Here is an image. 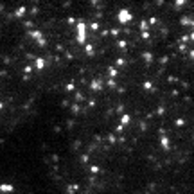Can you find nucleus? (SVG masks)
Returning a JSON list of instances; mask_svg holds the SVG:
<instances>
[{
    "label": "nucleus",
    "instance_id": "nucleus-1",
    "mask_svg": "<svg viewBox=\"0 0 194 194\" xmlns=\"http://www.w3.org/2000/svg\"><path fill=\"white\" fill-rule=\"evenodd\" d=\"M78 41L79 43H84L86 41V24L84 22H78Z\"/></svg>",
    "mask_w": 194,
    "mask_h": 194
},
{
    "label": "nucleus",
    "instance_id": "nucleus-2",
    "mask_svg": "<svg viewBox=\"0 0 194 194\" xmlns=\"http://www.w3.org/2000/svg\"><path fill=\"white\" fill-rule=\"evenodd\" d=\"M131 20H133V14H131L128 9H120V11H119V22H120V24H129Z\"/></svg>",
    "mask_w": 194,
    "mask_h": 194
},
{
    "label": "nucleus",
    "instance_id": "nucleus-3",
    "mask_svg": "<svg viewBox=\"0 0 194 194\" xmlns=\"http://www.w3.org/2000/svg\"><path fill=\"white\" fill-rule=\"evenodd\" d=\"M162 146H164L165 149L169 148V138H167V137H162Z\"/></svg>",
    "mask_w": 194,
    "mask_h": 194
},
{
    "label": "nucleus",
    "instance_id": "nucleus-4",
    "mask_svg": "<svg viewBox=\"0 0 194 194\" xmlns=\"http://www.w3.org/2000/svg\"><path fill=\"white\" fill-rule=\"evenodd\" d=\"M86 54H94V45H86Z\"/></svg>",
    "mask_w": 194,
    "mask_h": 194
},
{
    "label": "nucleus",
    "instance_id": "nucleus-5",
    "mask_svg": "<svg viewBox=\"0 0 194 194\" xmlns=\"http://www.w3.org/2000/svg\"><path fill=\"white\" fill-rule=\"evenodd\" d=\"M120 122H122V124H128V122H129V115H124L120 119Z\"/></svg>",
    "mask_w": 194,
    "mask_h": 194
},
{
    "label": "nucleus",
    "instance_id": "nucleus-6",
    "mask_svg": "<svg viewBox=\"0 0 194 194\" xmlns=\"http://www.w3.org/2000/svg\"><path fill=\"white\" fill-rule=\"evenodd\" d=\"M144 88H146V90H149V88H153V84H151V81H146V83H144Z\"/></svg>",
    "mask_w": 194,
    "mask_h": 194
},
{
    "label": "nucleus",
    "instance_id": "nucleus-7",
    "mask_svg": "<svg viewBox=\"0 0 194 194\" xmlns=\"http://www.w3.org/2000/svg\"><path fill=\"white\" fill-rule=\"evenodd\" d=\"M0 191H4V192H9V191H11V187H9V185H2V187H0Z\"/></svg>",
    "mask_w": 194,
    "mask_h": 194
},
{
    "label": "nucleus",
    "instance_id": "nucleus-8",
    "mask_svg": "<svg viewBox=\"0 0 194 194\" xmlns=\"http://www.w3.org/2000/svg\"><path fill=\"white\" fill-rule=\"evenodd\" d=\"M90 27H92V29H94V31H95V29H99V24H97V22H94V24H92V25H90Z\"/></svg>",
    "mask_w": 194,
    "mask_h": 194
},
{
    "label": "nucleus",
    "instance_id": "nucleus-9",
    "mask_svg": "<svg viewBox=\"0 0 194 194\" xmlns=\"http://www.w3.org/2000/svg\"><path fill=\"white\" fill-rule=\"evenodd\" d=\"M36 65H38V68H41V67H43V59H38V61H36Z\"/></svg>",
    "mask_w": 194,
    "mask_h": 194
},
{
    "label": "nucleus",
    "instance_id": "nucleus-10",
    "mask_svg": "<svg viewBox=\"0 0 194 194\" xmlns=\"http://www.w3.org/2000/svg\"><path fill=\"white\" fill-rule=\"evenodd\" d=\"M191 58L194 59V50H191Z\"/></svg>",
    "mask_w": 194,
    "mask_h": 194
}]
</instances>
